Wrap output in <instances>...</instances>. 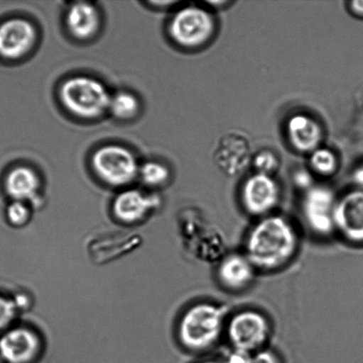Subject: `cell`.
<instances>
[{"label": "cell", "instance_id": "cell-29", "mask_svg": "<svg viewBox=\"0 0 363 363\" xmlns=\"http://www.w3.org/2000/svg\"><path fill=\"white\" fill-rule=\"evenodd\" d=\"M201 363H223V362H217V361H206V362H202Z\"/></svg>", "mask_w": 363, "mask_h": 363}, {"label": "cell", "instance_id": "cell-13", "mask_svg": "<svg viewBox=\"0 0 363 363\" xmlns=\"http://www.w3.org/2000/svg\"><path fill=\"white\" fill-rule=\"evenodd\" d=\"M257 269L245 254L227 255L220 263L217 275L222 286L229 291H242L251 286Z\"/></svg>", "mask_w": 363, "mask_h": 363}, {"label": "cell", "instance_id": "cell-30", "mask_svg": "<svg viewBox=\"0 0 363 363\" xmlns=\"http://www.w3.org/2000/svg\"><path fill=\"white\" fill-rule=\"evenodd\" d=\"M0 363H3L1 358H0Z\"/></svg>", "mask_w": 363, "mask_h": 363}, {"label": "cell", "instance_id": "cell-16", "mask_svg": "<svg viewBox=\"0 0 363 363\" xmlns=\"http://www.w3.org/2000/svg\"><path fill=\"white\" fill-rule=\"evenodd\" d=\"M67 28L75 38L87 39L98 30L99 16L97 9L87 2L73 4L66 16Z\"/></svg>", "mask_w": 363, "mask_h": 363}, {"label": "cell", "instance_id": "cell-1", "mask_svg": "<svg viewBox=\"0 0 363 363\" xmlns=\"http://www.w3.org/2000/svg\"><path fill=\"white\" fill-rule=\"evenodd\" d=\"M298 245L300 238L293 224L282 216L270 215L251 228L245 242V255L257 270L273 272L293 259Z\"/></svg>", "mask_w": 363, "mask_h": 363}, {"label": "cell", "instance_id": "cell-23", "mask_svg": "<svg viewBox=\"0 0 363 363\" xmlns=\"http://www.w3.org/2000/svg\"><path fill=\"white\" fill-rule=\"evenodd\" d=\"M16 314V307L13 301L0 297V330L9 325Z\"/></svg>", "mask_w": 363, "mask_h": 363}, {"label": "cell", "instance_id": "cell-4", "mask_svg": "<svg viewBox=\"0 0 363 363\" xmlns=\"http://www.w3.org/2000/svg\"><path fill=\"white\" fill-rule=\"evenodd\" d=\"M227 333L234 350L252 353L265 346L271 333V325L261 312L246 309L230 318Z\"/></svg>", "mask_w": 363, "mask_h": 363}, {"label": "cell", "instance_id": "cell-18", "mask_svg": "<svg viewBox=\"0 0 363 363\" xmlns=\"http://www.w3.org/2000/svg\"><path fill=\"white\" fill-rule=\"evenodd\" d=\"M139 108L140 103L133 94L119 91L112 96L109 111L117 119L128 120L136 116Z\"/></svg>", "mask_w": 363, "mask_h": 363}, {"label": "cell", "instance_id": "cell-8", "mask_svg": "<svg viewBox=\"0 0 363 363\" xmlns=\"http://www.w3.org/2000/svg\"><path fill=\"white\" fill-rule=\"evenodd\" d=\"M280 191L276 181L270 176L255 174L244 184L242 203L251 216L265 217L278 205Z\"/></svg>", "mask_w": 363, "mask_h": 363}, {"label": "cell", "instance_id": "cell-25", "mask_svg": "<svg viewBox=\"0 0 363 363\" xmlns=\"http://www.w3.org/2000/svg\"><path fill=\"white\" fill-rule=\"evenodd\" d=\"M252 363H281V361L275 352L262 348L254 354Z\"/></svg>", "mask_w": 363, "mask_h": 363}, {"label": "cell", "instance_id": "cell-3", "mask_svg": "<svg viewBox=\"0 0 363 363\" xmlns=\"http://www.w3.org/2000/svg\"><path fill=\"white\" fill-rule=\"evenodd\" d=\"M60 97L66 109L85 119L96 118L109 111L112 99L104 84L88 77H75L64 82Z\"/></svg>", "mask_w": 363, "mask_h": 363}, {"label": "cell", "instance_id": "cell-10", "mask_svg": "<svg viewBox=\"0 0 363 363\" xmlns=\"http://www.w3.org/2000/svg\"><path fill=\"white\" fill-rule=\"evenodd\" d=\"M213 159L223 173L236 176L243 172L251 161L250 142L239 133L225 134L217 145Z\"/></svg>", "mask_w": 363, "mask_h": 363}, {"label": "cell", "instance_id": "cell-22", "mask_svg": "<svg viewBox=\"0 0 363 363\" xmlns=\"http://www.w3.org/2000/svg\"><path fill=\"white\" fill-rule=\"evenodd\" d=\"M30 212L23 202L14 201L7 208V217L13 225H21L27 222Z\"/></svg>", "mask_w": 363, "mask_h": 363}, {"label": "cell", "instance_id": "cell-24", "mask_svg": "<svg viewBox=\"0 0 363 363\" xmlns=\"http://www.w3.org/2000/svg\"><path fill=\"white\" fill-rule=\"evenodd\" d=\"M254 355L249 352L234 350L223 363H252Z\"/></svg>", "mask_w": 363, "mask_h": 363}, {"label": "cell", "instance_id": "cell-11", "mask_svg": "<svg viewBox=\"0 0 363 363\" xmlns=\"http://www.w3.org/2000/svg\"><path fill=\"white\" fill-rule=\"evenodd\" d=\"M37 38L36 30L30 21L14 18L0 24V57L18 60L26 55L33 48Z\"/></svg>", "mask_w": 363, "mask_h": 363}, {"label": "cell", "instance_id": "cell-5", "mask_svg": "<svg viewBox=\"0 0 363 363\" xmlns=\"http://www.w3.org/2000/svg\"><path fill=\"white\" fill-rule=\"evenodd\" d=\"M92 168L99 179L113 186H124L139 176L136 158L128 149L119 145H107L92 156Z\"/></svg>", "mask_w": 363, "mask_h": 363}, {"label": "cell", "instance_id": "cell-28", "mask_svg": "<svg viewBox=\"0 0 363 363\" xmlns=\"http://www.w3.org/2000/svg\"><path fill=\"white\" fill-rule=\"evenodd\" d=\"M354 180L359 185H360L363 191V167L357 169V172H355Z\"/></svg>", "mask_w": 363, "mask_h": 363}, {"label": "cell", "instance_id": "cell-15", "mask_svg": "<svg viewBox=\"0 0 363 363\" xmlns=\"http://www.w3.org/2000/svg\"><path fill=\"white\" fill-rule=\"evenodd\" d=\"M287 134L291 144L300 152H314L323 138L321 127L307 115L291 117L287 123Z\"/></svg>", "mask_w": 363, "mask_h": 363}, {"label": "cell", "instance_id": "cell-9", "mask_svg": "<svg viewBox=\"0 0 363 363\" xmlns=\"http://www.w3.org/2000/svg\"><path fill=\"white\" fill-rule=\"evenodd\" d=\"M335 230L352 244H363V191H352L337 201Z\"/></svg>", "mask_w": 363, "mask_h": 363}, {"label": "cell", "instance_id": "cell-26", "mask_svg": "<svg viewBox=\"0 0 363 363\" xmlns=\"http://www.w3.org/2000/svg\"><path fill=\"white\" fill-rule=\"evenodd\" d=\"M297 184L300 187L308 188L311 183V177L307 172H300L296 176Z\"/></svg>", "mask_w": 363, "mask_h": 363}, {"label": "cell", "instance_id": "cell-27", "mask_svg": "<svg viewBox=\"0 0 363 363\" xmlns=\"http://www.w3.org/2000/svg\"><path fill=\"white\" fill-rule=\"evenodd\" d=\"M350 10L355 16L363 17V1H352Z\"/></svg>", "mask_w": 363, "mask_h": 363}, {"label": "cell", "instance_id": "cell-19", "mask_svg": "<svg viewBox=\"0 0 363 363\" xmlns=\"http://www.w3.org/2000/svg\"><path fill=\"white\" fill-rule=\"evenodd\" d=\"M139 176L148 186H159L169 179L170 172L166 166L158 162H147L139 169Z\"/></svg>", "mask_w": 363, "mask_h": 363}, {"label": "cell", "instance_id": "cell-20", "mask_svg": "<svg viewBox=\"0 0 363 363\" xmlns=\"http://www.w3.org/2000/svg\"><path fill=\"white\" fill-rule=\"evenodd\" d=\"M310 163L313 169L323 176L332 175L337 169L335 155L326 148H318L313 152Z\"/></svg>", "mask_w": 363, "mask_h": 363}, {"label": "cell", "instance_id": "cell-12", "mask_svg": "<svg viewBox=\"0 0 363 363\" xmlns=\"http://www.w3.org/2000/svg\"><path fill=\"white\" fill-rule=\"evenodd\" d=\"M40 350L37 334L26 328H17L7 333L0 340V354L9 363H28Z\"/></svg>", "mask_w": 363, "mask_h": 363}, {"label": "cell", "instance_id": "cell-6", "mask_svg": "<svg viewBox=\"0 0 363 363\" xmlns=\"http://www.w3.org/2000/svg\"><path fill=\"white\" fill-rule=\"evenodd\" d=\"M215 30L211 13L198 6H187L178 11L170 23L173 40L187 48L205 45L212 38Z\"/></svg>", "mask_w": 363, "mask_h": 363}, {"label": "cell", "instance_id": "cell-2", "mask_svg": "<svg viewBox=\"0 0 363 363\" xmlns=\"http://www.w3.org/2000/svg\"><path fill=\"white\" fill-rule=\"evenodd\" d=\"M226 315L225 308L210 302L188 308L180 323L181 343L193 351H205L215 346L222 335Z\"/></svg>", "mask_w": 363, "mask_h": 363}, {"label": "cell", "instance_id": "cell-17", "mask_svg": "<svg viewBox=\"0 0 363 363\" xmlns=\"http://www.w3.org/2000/svg\"><path fill=\"white\" fill-rule=\"evenodd\" d=\"M7 194L16 201H27L37 195L40 182L36 172L28 167H17L7 174L5 182Z\"/></svg>", "mask_w": 363, "mask_h": 363}, {"label": "cell", "instance_id": "cell-7", "mask_svg": "<svg viewBox=\"0 0 363 363\" xmlns=\"http://www.w3.org/2000/svg\"><path fill=\"white\" fill-rule=\"evenodd\" d=\"M337 201L328 188H310L302 203V213L308 229L320 237H328L335 230Z\"/></svg>", "mask_w": 363, "mask_h": 363}, {"label": "cell", "instance_id": "cell-21", "mask_svg": "<svg viewBox=\"0 0 363 363\" xmlns=\"http://www.w3.org/2000/svg\"><path fill=\"white\" fill-rule=\"evenodd\" d=\"M252 163L259 174L266 176H270L272 173L276 172L280 164L276 155L269 150H262L258 152L252 159Z\"/></svg>", "mask_w": 363, "mask_h": 363}, {"label": "cell", "instance_id": "cell-14", "mask_svg": "<svg viewBox=\"0 0 363 363\" xmlns=\"http://www.w3.org/2000/svg\"><path fill=\"white\" fill-rule=\"evenodd\" d=\"M158 199L141 191L126 190L117 195L113 203L114 215L124 223H133L144 218L154 208Z\"/></svg>", "mask_w": 363, "mask_h": 363}]
</instances>
